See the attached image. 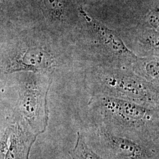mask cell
I'll return each mask as SVG.
<instances>
[{"instance_id": "obj_3", "label": "cell", "mask_w": 159, "mask_h": 159, "mask_svg": "<svg viewBox=\"0 0 159 159\" xmlns=\"http://www.w3.org/2000/svg\"><path fill=\"white\" fill-rule=\"evenodd\" d=\"M100 90L111 97L125 99L143 105L158 103V94L149 85L127 75H111L102 81Z\"/></svg>"}, {"instance_id": "obj_10", "label": "cell", "mask_w": 159, "mask_h": 159, "mask_svg": "<svg viewBox=\"0 0 159 159\" xmlns=\"http://www.w3.org/2000/svg\"><path fill=\"white\" fill-rule=\"evenodd\" d=\"M10 132L11 127H9L0 136V159H5L6 157Z\"/></svg>"}, {"instance_id": "obj_11", "label": "cell", "mask_w": 159, "mask_h": 159, "mask_svg": "<svg viewBox=\"0 0 159 159\" xmlns=\"http://www.w3.org/2000/svg\"><path fill=\"white\" fill-rule=\"evenodd\" d=\"M148 22L154 28H159V11L158 10H154L151 12L148 16Z\"/></svg>"}, {"instance_id": "obj_9", "label": "cell", "mask_w": 159, "mask_h": 159, "mask_svg": "<svg viewBox=\"0 0 159 159\" xmlns=\"http://www.w3.org/2000/svg\"><path fill=\"white\" fill-rule=\"evenodd\" d=\"M44 9L48 17L53 20H60L65 10L64 0H42Z\"/></svg>"}, {"instance_id": "obj_1", "label": "cell", "mask_w": 159, "mask_h": 159, "mask_svg": "<svg viewBox=\"0 0 159 159\" xmlns=\"http://www.w3.org/2000/svg\"><path fill=\"white\" fill-rule=\"evenodd\" d=\"M94 102L100 116L97 127L150 146V144L158 142V115L153 109L111 97H104Z\"/></svg>"}, {"instance_id": "obj_7", "label": "cell", "mask_w": 159, "mask_h": 159, "mask_svg": "<svg viewBox=\"0 0 159 159\" xmlns=\"http://www.w3.org/2000/svg\"><path fill=\"white\" fill-rule=\"evenodd\" d=\"M81 14L87 20L91 26L92 30L100 39L102 43L110 50L119 54H130L119 35L116 32L106 28L101 24L98 23L94 18L87 15L82 9L80 10Z\"/></svg>"}, {"instance_id": "obj_5", "label": "cell", "mask_w": 159, "mask_h": 159, "mask_svg": "<svg viewBox=\"0 0 159 159\" xmlns=\"http://www.w3.org/2000/svg\"><path fill=\"white\" fill-rule=\"evenodd\" d=\"M54 63V58L46 50L40 47H30L12 56L6 64L5 71L7 73L38 72L51 68Z\"/></svg>"}, {"instance_id": "obj_4", "label": "cell", "mask_w": 159, "mask_h": 159, "mask_svg": "<svg viewBox=\"0 0 159 159\" xmlns=\"http://www.w3.org/2000/svg\"><path fill=\"white\" fill-rule=\"evenodd\" d=\"M97 133L103 148L116 159H158L153 147L127 137L112 134L97 126Z\"/></svg>"}, {"instance_id": "obj_2", "label": "cell", "mask_w": 159, "mask_h": 159, "mask_svg": "<svg viewBox=\"0 0 159 159\" xmlns=\"http://www.w3.org/2000/svg\"><path fill=\"white\" fill-rule=\"evenodd\" d=\"M50 84L35 76L24 80L19 94L18 109L24 121L39 136L46 131L48 121L47 98Z\"/></svg>"}, {"instance_id": "obj_13", "label": "cell", "mask_w": 159, "mask_h": 159, "mask_svg": "<svg viewBox=\"0 0 159 159\" xmlns=\"http://www.w3.org/2000/svg\"><path fill=\"white\" fill-rule=\"evenodd\" d=\"M8 0H0V11H2L6 7Z\"/></svg>"}, {"instance_id": "obj_12", "label": "cell", "mask_w": 159, "mask_h": 159, "mask_svg": "<svg viewBox=\"0 0 159 159\" xmlns=\"http://www.w3.org/2000/svg\"><path fill=\"white\" fill-rule=\"evenodd\" d=\"M146 70L148 74L150 75L151 76L156 77L158 75V71H159V67L158 64L156 62H152V63L148 64Z\"/></svg>"}, {"instance_id": "obj_8", "label": "cell", "mask_w": 159, "mask_h": 159, "mask_svg": "<svg viewBox=\"0 0 159 159\" xmlns=\"http://www.w3.org/2000/svg\"><path fill=\"white\" fill-rule=\"evenodd\" d=\"M69 154L72 159H103L87 145L80 132L77 133L75 145Z\"/></svg>"}, {"instance_id": "obj_6", "label": "cell", "mask_w": 159, "mask_h": 159, "mask_svg": "<svg viewBox=\"0 0 159 159\" xmlns=\"http://www.w3.org/2000/svg\"><path fill=\"white\" fill-rule=\"evenodd\" d=\"M37 136L24 121L17 122L11 126L5 159H29L31 148Z\"/></svg>"}]
</instances>
